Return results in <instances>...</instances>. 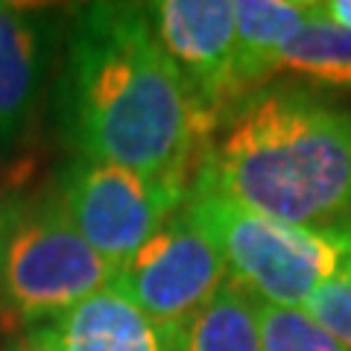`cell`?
Returning <instances> with one entry per match:
<instances>
[{
	"mask_svg": "<svg viewBox=\"0 0 351 351\" xmlns=\"http://www.w3.org/2000/svg\"><path fill=\"white\" fill-rule=\"evenodd\" d=\"M64 117L80 158L188 184L193 152L214 129L156 38L147 6L94 3L73 24Z\"/></svg>",
	"mask_w": 351,
	"mask_h": 351,
	"instance_id": "1",
	"label": "cell"
},
{
	"mask_svg": "<svg viewBox=\"0 0 351 351\" xmlns=\"http://www.w3.org/2000/svg\"><path fill=\"white\" fill-rule=\"evenodd\" d=\"M196 179L252 214L351 232V108L304 88L249 94Z\"/></svg>",
	"mask_w": 351,
	"mask_h": 351,
	"instance_id": "2",
	"label": "cell"
},
{
	"mask_svg": "<svg viewBox=\"0 0 351 351\" xmlns=\"http://www.w3.org/2000/svg\"><path fill=\"white\" fill-rule=\"evenodd\" d=\"M188 205L219 246L228 278L263 304L304 311L319 287L351 278V232H316L252 214L196 176Z\"/></svg>",
	"mask_w": 351,
	"mask_h": 351,
	"instance_id": "3",
	"label": "cell"
},
{
	"mask_svg": "<svg viewBox=\"0 0 351 351\" xmlns=\"http://www.w3.org/2000/svg\"><path fill=\"white\" fill-rule=\"evenodd\" d=\"M117 269L76 232L56 196L6 199L0 223V302L21 322L44 325L108 290Z\"/></svg>",
	"mask_w": 351,
	"mask_h": 351,
	"instance_id": "4",
	"label": "cell"
},
{
	"mask_svg": "<svg viewBox=\"0 0 351 351\" xmlns=\"http://www.w3.org/2000/svg\"><path fill=\"white\" fill-rule=\"evenodd\" d=\"M188 191L182 182L80 158L64 173L59 199L88 246L117 269L179 211Z\"/></svg>",
	"mask_w": 351,
	"mask_h": 351,
	"instance_id": "5",
	"label": "cell"
},
{
	"mask_svg": "<svg viewBox=\"0 0 351 351\" xmlns=\"http://www.w3.org/2000/svg\"><path fill=\"white\" fill-rule=\"evenodd\" d=\"M228 278L226 261L188 199L135 255L117 267L112 290L156 322L182 331Z\"/></svg>",
	"mask_w": 351,
	"mask_h": 351,
	"instance_id": "6",
	"label": "cell"
},
{
	"mask_svg": "<svg viewBox=\"0 0 351 351\" xmlns=\"http://www.w3.org/2000/svg\"><path fill=\"white\" fill-rule=\"evenodd\" d=\"M156 38L217 126L249 100L237 80L232 0H158L147 6Z\"/></svg>",
	"mask_w": 351,
	"mask_h": 351,
	"instance_id": "7",
	"label": "cell"
},
{
	"mask_svg": "<svg viewBox=\"0 0 351 351\" xmlns=\"http://www.w3.org/2000/svg\"><path fill=\"white\" fill-rule=\"evenodd\" d=\"M32 328L53 351H182V331L156 322L112 287Z\"/></svg>",
	"mask_w": 351,
	"mask_h": 351,
	"instance_id": "8",
	"label": "cell"
},
{
	"mask_svg": "<svg viewBox=\"0 0 351 351\" xmlns=\"http://www.w3.org/2000/svg\"><path fill=\"white\" fill-rule=\"evenodd\" d=\"M41 88V27L27 6L0 0V141L27 129Z\"/></svg>",
	"mask_w": 351,
	"mask_h": 351,
	"instance_id": "9",
	"label": "cell"
},
{
	"mask_svg": "<svg viewBox=\"0 0 351 351\" xmlns=\"http://www.w3.org/2000/svg\"><path fill=\"white\" fill-rule=\"evenodd\" d=\"M311 15L313 3L304 0H237L234 3L237 80L246 97L276 73L278 50Z\"/></svg>",
	"mask_w": 351,
	"mask_h": 351,
	"instance_id": "10",
	"label": "cell"
},
{
	"mask_svg": "<svg viewBox=\"0 0 351 351\" xmlns=\"http://www.w3.org/2000/svg\"><path fill=\"white\" fill-rule=\"evenodd\" d=\"M182 351H263L258 299L226 278L214 299L182 328Z\"/></svg>",
	"mask_w": 351,
	"mask_h": 351,
	"instance_id": "11",
	"label": "cell"
},
{
	"mask_svg": "<svg viewBox=\"0 0 351 351\" xmlns=\"http://www.w3.org/2000/svg\"><path fill=\"white\" fill-rule=\"evenodd\" d=\"M295 73L331 88H351V29L331 24L319 6L284 41L276 56V73Z\"/></svg>",
	"mask_w": 351,
	"mask_h": 351,
	"instance_id": "12",
	"label": "cell"
},
{
	"mask_svg": "<svg viewBox=\"0 0 351 351\" xmlns=\"http://www.w3.org/2000/svg\"><path fill=\"white\" fill-rule=\"evenodd\" d=\"M258 322L263 351H348L311 313L295 307L258 302Z\"/></svg>",
	"mask_w": 351,
	"mask_h": 351,
	"instance_id": "13",
	"label": "cell"
},
{
	"mask_svg": "<svg viewBox=\"0 0 351 351\" xmlns=\"http://www.w3.org/2000/svg\"><path fill=\"white\" fill-rule=\"evenodd\" d=\"M304 313H311L328 334H334L351 351V278H337L319 287L304 304Z\"/></svg>",
	"mask_w": 351,
	"mask_h": 351,
	"instance_id": "14",
	"label": "cell"
},
{
	"mask_svg": "<svg viewBox=\"0 0 351 351\" xmlns=\"http://www.w3.org/2000/svg\"><path fill=\"white\" fill-rule=\"evenodd\" d=\"M0 351H53L50 343L38 334V328H29V331L24 334H15L9 337L3 346H0Z\"/></svg>",
	"mask_w": 351,
	"mask_h": 351,
	"instance_id": "15",
	"label": "cell"
},
{
	"mask_svg": "<svg viewBox=\"0 0 351 351\" xmlns=\"http://www.w3.org/2000/svg\"><path fill=\"white\" fill-rule=\"evenodd\" d=\"M319 12L331 21V24L351 29V0H328V3H316Z\"/></svg>",
	"mask_w": 351,
	"mask_h": 351,
	"instance_id": "16",
	"label": "cell"
},
{
	"mask_svg": "<svg viewBox=\"0 0 351 351\" xmlns=\"http://www.w3.org/2000/svg\"><path fill=\"white\" fill-rule=\"evenodd\" d=\"M3 208H6V199H3V193H0V223H3ZM0 311H3V302H0Z\"/></svg>",
	"mask_w": 351,
	"mask_h": 351,
	"instance_id": "17",
	"label": "cell"
}]
</instances>
